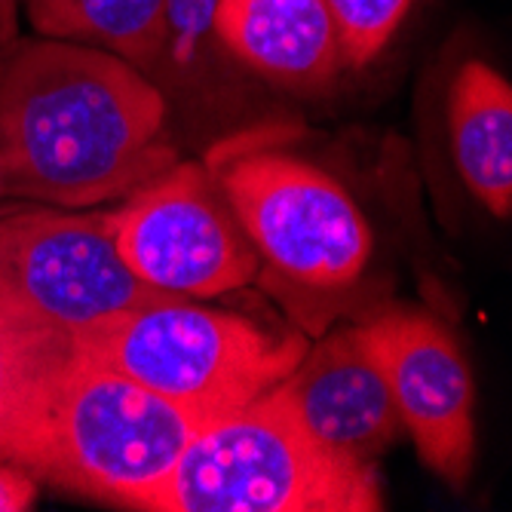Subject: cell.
<instances>
[{
	"label": "cell",
	"instance_id": "6da1fadb",
	"mask_svg": "<svg viewBox=\"0 0 512 512\" xmlns=\"http://www.w3.org/2000/svg\"><path fill=\"white\" fill-rule=\"evenodd\" d=\"M175 163L160 89L129 62L74 40L0 53L4 194L56 209L129 197Z\"/></svg>",
	"mask_w": 512,
	"mask_h": 512
},
{
	"label": "cell",
	"instance_id": "7a4b0ae2",
	"mask_svg": "<svg viewBox=\"0 0 512 512\" xmlns=\"http://www.w3.org/2000/svg\"><path fill=\"white\" fill-rule=\"evenodd\" d=\"M375 463L319 445L276 393L209 421L148 512H378Z\"/></svg>",
	"mask_w": 512,
	"mask_h": 512
},
{
	"label": "cell",
	"instance_id": "3957f363",
	"mask_svg": "<svg viewBox=\"0 0 512 512\" xmlns=\"http://www.w3.org/2000/svg\"><path fill=\"white\" fill-rule=\"evenodd\" d=\"M206 424L209 417L74 350L25 470L37 482L148 512Z\"/></svg>",
	"mask_w": 512,
	"mask_h": 512
},
{
	"label": "cell",
	"instance_id": "277c9868",
	"mask_svg": "<svg viewBox=\"0 0 512 512\" xmlns=\"http://www.w3.org/2000/svg\"><path fill=\"white\" fill-rule=\"evenodd\" d=\"M304 335H276L249 316L191 298L138 304L74 350L209 421L270 393L307 350Z\"/></svg>",
	"mask_w": 512,
	"mask_h": 512
},
{
	"label": "cell",
	"instance_id": "5b68a950",
	"mask_svg": "<svg viewBox=\"0 0 512 512\" xmlns=\"http://www.w3.org/2000/svg\"><path fill=\"white\" fill-rule=\"evenodd\" d=\"M163 298L120 258L111 212H0V313L77 344L102 322Z\"/></svg>",
	"mask_w": 512,
	"mask_h": 512
},
{
	"label": "cell",
	"instance_id": "8992f818",
	"mask_svg": "<svg viewBox=\"0 0 512 512\" xmlns=\"http://www.w3.org/2000/svg\"><path fill=\"white\" fill-rule=\"evenodd\" d=\"M252 249L307 289H344L371 258V227L344 184L307 160L255 151L212 166Z\"/></svg>",
	"mask_w": 512,
	"mask_h": 512
},
{
	"label": "cell",
	"instance_id": "52a82bcc",
	"mask_svg": "<svg viewBox=\"0 0 512 512\" xmlns=\"http://www.w3.org/2000/svg\"><path fill=\"white\" fill-rule=\"evenodd\" d=\"M123 200L111 212L114 243L142 283L200 301L255 279L261 258L212 166L175 160Z\"/></svg>",
	"mask_w": 512,
	"mask_h": 512
},
{
	"label": "cell",
	"instance_id": "ba28073f",
	"mask_svg": "<svg viewBox=\"0 0 512 512\" xmlns=\"http://www.w3.org/2000/svg\"><path fill=\"white\" fill-rule=\"evenodd\" d=\"M362 332L417 454L439 479L460 488L476 457V384L454 335L427 313H384L362 322Z\"/></svg>",
	"mask_w": 512,
	"mask_h": 512
},
{
	"label": "cell",
	"instance_id": "9c48e42d",
	"mask_svg": "<svg viewBox=\"0 0 512 512\" xmlns=\"http://www.w3.org/2000/svg\"><path fill=\"white\" fill-rule=\"evenodd\" d=\"M273 393L319 445L344 457L375 463L402 433L396 402L362 325H341L307 347Z\"/></svg>",
	"mask_w": 512,
	"mask_h": 512
},
{
	"label": "cell",
	"instance_id": "30bf717a",
	"mask_svg": "<svg viewBox=\"0 0 512 512\" xmlns=\"http://www.w3.org/2000/svg\"><path fill=\"white\" fill-rule=\"evenodd\" d=\"M215 37L252 71L295 92L329 83L344 65L322 0H218Z\"/></svg>",
	"mask_w": 512,
	"mask_h": 512
},
{
	"label": "cell",
	"instance_id": "8fae6325",
	"mask_svg": "<svg viewBox=\"0 0 512 512\" xmlns=\"http://www.w3.org/2000/svg\"><path fill=\"white\" fill-rule=\"evenodd\" d=\"M454 166L497 218L512 212V86L491 65L463 62L448 96Z\"/></svg>",
	"mask_w": 512,
	"mask_h": 512
},
{
	"label": "cell",
	"instance_id": "7c38bea8",
	"mask_svg": "<svg viewBox=\"0 0 512 512\" xmlns=\"http://www.w3.org/2000/svg\"><path fill=\"white\" fill-rule=\"evenodd\" d=\"M74 344L0 313V463L25 467Z\"/></svg>",
	"mask_w": 512,
	"mask_h": 512
},
{
	"label": "cell",
	"instance_id": "4fadbf2b",
	"mask_svg": "<svg viewBox=\"0 0 512 512\" xmlns=\"http://www.w3.org/2000/svg\"><path fill=\"white\" fill-rule=\"evenodd\" d=\"M166 0H28L40 37L74 40L129 62L138 71L163 65Z\"/></svg>",
	"mask_w": 512,
	"mask_h": 512
},
{
	"label": "cell",
	"instance_id": "5bb4252c",
	"mask_svg": "<svg viewBox=\"0 0 512 512\" xmlns=\"http://www.w3.org/2000/svg\"><path fill=\"white\" fill-rule=\"evenodd\" d=\"M329 10L344 65L362 68L375 59L405 22L411 0H322Z\"/></svg>",
	"mask_w": 512,
	"mask_h": 512
},
{
	"label": "cell",
	"instance_id": "9a60e30c",
	"mask_svg": "<svg viewBox=\"0 0 512 512\" xmlns=\"http://www.w3.org/2000/svg\"><path fill=\"white\" fill-rule=\"evenodd\" d=\"M215 13H218V0H166L163 62L175 56L178 62L197 59L206 37H215Z\"/></svg>",
	"mask_w": 512,
	"mask_h": 512
},
{
	"label": "cell",
	"instance_id": "2e32d148",
	"mask_svg": "<svg viewBox=\"0 0 512 512\" xmlns=\"http://www.w3.org/2000/svg\"><path fill=\"white\" fill-rule=\"evenodd\" d=\"M37 500V479L16 463H0V512H25Z\"/></svg>",
	"mask_w": 512,
	"mask_h": 512
},
{
	"label": "cell",
	"instance_id": "e0dca14e",
	"mask_svg": "<svg viewBox=\"0 0 512 512\" xmlns=\"http://www.w3.org/2000/svg\"><path fill=\"white\" fill-rule=\"evenodd\" d=\"M16 40V4L13 0H0V53Z\"/></svg>",
	"mask_w": 512,
	"mask_h": 512
},
{
	"label": "cell",
	"instance_id": "ac0fdd59",
	"mask_svg": "<svg viewBox=\"0 0 512 512\" xmlns=\"http://www.w3.org/2000/svg\"><path fill=\"white\" fill-rule=\"evenodd\" d=\"M7 194H4V175H0V200H4Z\"/></svg>",
	"mask_w": 512,
	"mask_h": 512
}]
</instances>
